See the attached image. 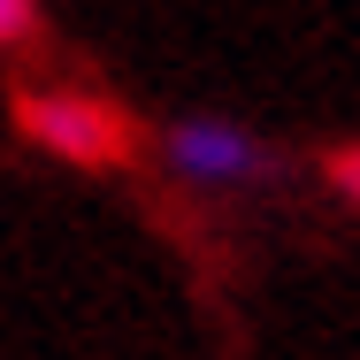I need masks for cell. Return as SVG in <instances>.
<instances>
[{
	"label": "cell",
	"instance_id": "6da1fadb",
	"mask_svg": "<svg viewBox=\"0 0 360 360\" xmlns=\"http://www.w3.org/2000/svg\"><path fill=\"white\" fill-rule=\"evenodd\" d=\"M161 169L192 192H253L284 176V153L230 115H176L161 123Z\"/></svg>",
	"mask_w": 360,
	"mask_h": 360
},
{
	"label": "cell",
	"instance_id": "7a4b0ae2",
	"mask_svg": "<svg viewBox=\"0 0 360 360\" xmlns=\"http://www.w3.org/2000/svg\"><path fill=\"white\" fill-rule=\"evenodd\" d=\"M15 131L39 146V153H54V161H70V169H123L131 161V115L115 108V100H100V92H15Z\"/></svg>",
	"mask_w": 360,
	"mask_h": 360
},
{
	"label": "cell",
	"instance_id": "3957f363",
	"mask_svg": "<svg viewBox=\"0 0 360 360\" xmlns=\"http://www.w3.org/2000/svg\"><path fill=\"white\" fill-rule=\"evenodd\" d=\"M31 15H39V0H0V46H15L31 31Z\"/></svg>",
	"mask_w": 360,
	"mask_h": 360
},
{
	"label": "cell",
	"instance_id": "277c9868",
	"mask_svg": "<svg viewBox=\"0 0 360 360\" xmlns=\"http://www.w3.org/2000/svg\"><path fill=\"white\" fill-rule=\"evenodd\" d=\"M330 176H338V184H345V192L360 200V146H353V153H338V161H330Z\"/></svg>",
	"mask_w": 360,
	"mask_h": 360
}]
</instances>
